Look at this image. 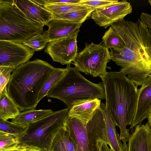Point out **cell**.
Returning a JSON list of instances; mask_svg holds the SVG:
<instances>
[{
  "mask_svg": "<svg viewBox=\"0 0 151 151\" xmlns=\"http://www.w3.org/2000/svg\"><path fill=\"white\" fill-rule=\"evenodd\" d=\"M123 40L124 47L110 49L111 59L119 70L137 86L151 73V34L139 19L135 22L119 20L111 26Z\"/></svg>",
  "mask_w": 151,
  "mask_h": 151,
  "instance_id": "cell-1",
  "label": "cell"
},
{
  "mask_svg": "<svg viewBox=\"0 0 151 151\" xmlns=\"http://www.w3.org/2000/svg\"><path fill=\"white\" fill-rule=\"evenodd\" d=\"M99 77L105 90L106 105L117 126L125 151L127 148L129 130L136 111L138 97L137 86L120 71L110 72Z\"/></svg>",
  "mask_w": 151,
  "mask_h": 151,
  "instance_id": "cell-2",
  "label": "cell"
},
{
  "mask_svg": "<svg viewBox=\"0 0 151 151\" xmlns=\"http://www.w3.org/2000/svg\"><path fill=\"white\" fill-rule=\"evenodd\" d=\"M55 68L37 59L14 69L6 88L8 95L20 111L35 109L39 94Z\"/></svg>",
  "mask_w": 151,
  "mask_h": 151,
  "instance_id": "cell-3",
  "label": "cell"
},
{
  "mask_svg": "<svg viewBox=\"0 0 151 151\" xmlns=\"http://www.w3.org/2000/svg\"><path fill=\"white\" fill-rule=\"evenodd\" d=\"M67 70L46 96L62 101L69 109L76 103L84 100L105 99L102 82L93 83L85 78L75 66L67 65Z\"/></svg>",
  "mask_w": 151,
  "mask_h": 151,
  "instance_id": "cell-4",
  "label": "cell"
},
{
  "mask_svg": "<svg viewBox=\"0 0 151 151\" xmlns=\"http://www.w3.org/2000/svg\"><path fill=\"white\" fill-rule=\"evenodd\" d=\"M43 27L27 17L14 0H0V41L22 43L42 34Z\"/></svg>",
  "mask_w": 151,
  "mask_h": 151,
  "instance_id": "cell-5",
  "label": "cell"
},
{
  "mask_svg": "<svg viewBox=\"0 0 151 151\" xmlns=\"http://www.w3.org/2000/svg\"><path fill=\"white\" fill-rule=\"evenodd\" d=\"M69 111L66 108L54 111L41 119L28 125L25 132L19 137L18 146L28 151H50L52 141L64 126Z\"/></svg>",
  "mask_w": 151,
  "mask_h": 151,
  "instance_id": "cell-6",
  "label": "cell"
},
{
  "mask_svg": "<svg viewBox=\"0 0 151 151\" xmlns=\"http://www.w3.org/2000/svg\"><path fill=\"white\" fill-rule=\"evenodd\" d=\"M64 126L69 131L78 151H101L103 144H107L103 115L99 107L88 122L68 115Z\"/></svg>",
  "mask_w": 151,
  "mask_h": 151,
  "instance_id": "cell-7",
  "label": "cell"
},
{
  "mask_svg": "<svg viewBox=\"0 0 151 151\" xmlns=\"http://www.w3.org/2000/svg\"><path fill=\"white\" fill-rule=\"evenodd\" d=\"M85 45L72 63L79 71L94 77L106 74L107 64L111 60L109 49L101 43Z\"/></svg>",
  "mask_w": 151,
  "mask_h": 151,
  "instance_id": "cell-8",
  "label": "cell"
},
{
  "mask_svg": "<svg viewBox=\"0 0 151 151\" xmlns=\"http://www.w3.org/2000/svg\"><path fill=\"white\" fill-rule=\"evenodd\" d=\"M80 29L71 35L48 43L44 50L55 62L63 65L72 63L77 55V39Z\"/></svg>",
  "mask_w": 151,
  "mask_h": 151,
  "instance_id": "cell-9",
  "label": "cell"
},
{
  "mask_svg": "<svg viewBox=\"0 0 151 151\" xmlns=\"http://www.w3.org/2000/svg\"><path fill=\"white\" fill-rule=\"evenodd\" d=\"M35 52L23 43L0 41V66L14 69L28 62Z\"/></svg>",
  "mask_w": 151,
  "mask_h": 151,
  "instance_id": "cell-10",
  "label": "cell"
},
{
  "mask_svg": "<svg viewBox=\"0 0 151 151\" xmlns=\"http://www.w3.org/2000/svg\"><path fill=\"white\" fill-rule=\"evenodd\" d=\"M132 12L130 3L123 0L104 8L95 9L92 12L91 17L96 24L106 29Z\"/></svg>",
  "mask_w": 151,
  "mask_h": 151,
  "instance_id": "cell-11",
  "label": "cell"
},
{
  "mask_svg": "<svg viewBox=\"0 0 151 151\" xmlns=\"http://www.w3.org/2000/svg\"><path fill=\"white\" fill-rule=\"evenodd\" d=\"M138 90L136 111L129 129L141 124L147 118L151 111V73L145 79Z\"/></svg>",
  "mask_w": 151,
  "mask_h": 151,
  "instance_id": "cell-12",
  "label": "cell"
},
{
  "mask_svg": "<svg viewBox=\"0 0 151 151\" xmlns=\"http://www.w3.org/2000/svg\"><path fill=\"white\" fill-rule=\"evenodd\" d=\"M82 24L76 23L62 19H52L48 23L47 30L43 35L48 42L68 36L80 29Z\"/></svg>",
  "mask_w": 151,
  "mask_h": 151,
  "instance_id": "cell-13",
  "label": "cell"
},
{
  "mask_svg": "<svg viewBox=\"0 0 151 151\" xmlns=\"http://www.w3.org/2000/svg\"><path fill=\"white\" fill-rule=\"evenodd\" d=\"M151 129L147 123L138 124L131 129L127 151H151Z\"/></svg>",
  "mask_w": 151,
  "mask_h": 151,
  "instance_id": "cell-14",
  "label": "cell"
},
{
  "mask_svg": "<svg viewBox=\"0 0 151 151\" xmlns=\"http://www.w3.org/2000/svg\"><path fill=\"white\" fill-rule=\"evenodd\" d=\"M17 7L28 18L43 27L52 19V14L34 0H16Z\"/></svg>",
  "mask_w": 151,
  "mask_h": 151,
  "instance_id": "cell-15",
  "label": "cell"
},
{
  "mask_svg": "<svg viewBox=\"0 0 151 151\" xmlns=\"http://www.w3.org/2000/svg\"><path fill=\"white\" fill-rule=\"evenodd\" d=\"M104 116L107 145L110 151H125L120 134L116 130L117 126L106 104L101 102L99 107Z\"/></svg>",
  "mask_w": 151,
  "mask_h": 151,
  "instance_id": "cell-16",
  "label": "cell"
},
{
  "mask_svg": "<svg viewBox=\"0 0 151 151\" xmlns=\"http://www.w3.org/2000/svg\"><path fill=\"white\" fill-rule=\"evenodd\" d=\"M101 102V100L98 99L79 101L74 104L69 109L68 116L88 122L92 117Z\"/></svg>",
  "mask_w": 151,
  "mask_h": 151,
  "instance_id": "cell-17",
  "label": "cell"
},
{
  "mask_svg": "<svg viewBox=\"0 0 151 151\" xmlns=\"http://www.w3.org/2000/svg\"><path fill=\"white\" fill-rule=\"evenodd\" d=\"M50 151H78L69 131L64 126L54 137Z\"/></svg>",
  "mask_w": 151,
  "mask_h": 151,
  "instance_id": "cell-18",
  "label": "cell"
},
{
  "mask_svg": "<svg viewBox=\"0 0 151 151\" xmlns=\"http://www.w3.org/2000/svg\"><path fill=\"white\" fill-rule=\"evenodd\" d=\"M54 111L51 109H32L20 112L11 122L22 126L28 125L39 121L51 114Z\"/></svg>",
  "mask_w": 151,
  "mask_h": 151,
  "instance_id": "cell-19",
  "label": "cell"
},
{
  "mask_svg": "<svg viewBox=\"0 0 151 151\" xmlns=\"http://www.w3.org/2000/svg\"><path fill=\"white\" fill-rule=\"evenodd\" d=\"M20 110L8 94L6 86L0 93V118L7 120L15 118Z\"/></svg>",
  "mask_w": 151,
  "mask_h": 151,
  "instance_id": "cell-20",
  "label": "cell"
},
{
  "mask_svg": "<svg viewBox=\"0 0 151 151\" xmlns=\"http://www.w3.org/2000/svg\"><path fill=\"white\" fill-rule=\"evenodd\" d=\"M94 9L89 7L71 11L67 13L52 14V19L68 21L72 22L82 24L91 17Z\"/></svg>",
  "mask_w": 151,
  "mask_h": 151,
  "instance_id": "cell-21",
  "label": "cell"
},
{
  "mask_svg": "<svg viewBox=\"0 0 151 151\" xmlns=\"http://www.w3.org/2000/svg\"><path fill=\"white\" fill-rule=\"evenodd\" d=\"M104 46L109 49H118L124 46V42L116 30L110 26L102 38Z\"/></svg>",
  "mask_w": 151,
  "mask_h": 151,
  "instance_id": "cell-22",
  "label": "cell"
},
{
  "mask_svg": "<svg viewBox=\"0 0 151 151\" xmlns=\"http://www.w3.org/2000/svg\"><path fill=\"white\" fill-rule=\"evenodd\" d=\"M67 70V67L64 68H55L39 94L38 98V102L44 97L47 96L50 89L63 76Z\"/></svg>",
  "mask_w": 151,
  "mask_h": 151,
  "instance_id": "cell-23",
  "label": "cell"
},
{
  "mask_svg": "<svg viewBox=\"0 0 151 151\" xmlns=\"http://www.w3.org/2000/svg\"><path fill=\"white\" fill-rule=\"evenodd\" d=\"M27 126L19 125L0 118V132L13 135L19 137L25 131Z\"/></svg>",
  "mask_w": 151,
  "mask_h": 151,
  "instance_id": "cell-24",
  "label": "cell"
},
{
  "mask_svg": "<svg viewBox=\"0 0 151 151\" xmlns=\"http://www.w3.org/2000/svg\"><path fill=\"white\" fill-rule=\"evenodd\" d=\"M42 6L52 14L65 13L71 11L89 7L82 4H53Z\"/></svg>",
  "mask_w": 151,
  "mask_h": 151,
  "instance_id": "cell-25",
  "label": "cell"
},
{
  "mask_svg": "<svg viewBox=\"0 0 151 151\" xmlns=\"http://www.w3.org/2000/svg\"><path fill=\"white\" fill-rule=\"evenodd\" d=\"M18 138L16 136L0 132V151H8L17 147Z\"/></svg>",
  "mask_w": 151,
  "mask_h": 151,
  "instance_id": "cell-26",
  "label": "cell"
},
{
  "mask_svg": "<svg viewBox=\"0 0 151 151\" xmlns=\"http://www.w3.org/2000/svg\"><path fill=\"white\" fill-rule=\"evenodd\" d=\"M47 43V40L42 34L39 33L30 37L22 43L35 51H38L45 48Z\"/></svg>",
  "mask_w": 151,
  "mask_h": 151,
  "instance_id": "cell-27",
  "label": "cell"
},
{
  "mask_svg": "<svg viewBox=\"0 0 151 151\" xmlns=\"http://www.w3.org/2000/svg\"><path fill=\"white\" fill-rule=\"evenodd\" d=\"M119 1L118 0H81V4L95 10L104 8Z\"/></svg>",
  "mask_w": 151,
  "mask_h": 151,
  "instance_id": "cell-28",
  "label": "cell"
},
{
  "mask_svg": "<svg viewBox=\"0 0 151 151\" xmlns=\"http://www.w3.org/2000/svg\"><path fill=\"white\" fill-rule=\"evenodd\" d=\"M14 70L10 67L0 66V93L10 81L12 76L11 73Z\"/></svg>",
  "mask_w": 151,
  "mask_h": 151,
  "instance_id": "cell-29",
  "label": "cell"
},
{
  "mask_svg": "<svg viewBox=\"0 0 151 151\" xmlns=\"http://www.w3.org/2000/svg\"><path fill=\"white\" fill-rule=\"evenodd\" d=\"M34 1L43 6L56 4H81V0H34Z\"/></svg>",
  "mask_w": 151,
  "mask_h": 151,
  "instance_id": "cell-30",
  "label": "cell"
},
{
  "mask_svg": "<svg viewBox=\"0 0 151 151\" xmlns=\"http://www.w3.org/2000/svg\"><path fill=\"white\" fill-rule=\"evenodd\" d=\"M140 18L141 20L146 27L151 30V15L143 13L141 14Z\"/></svg>",
  "mask_w": 151,
  "mask_h": 151,
  "instance_id": "cell-31",
  "label": "cell"
},
{
  "mask_svg": "<svg viewBox=\"0 0 151 151\" xmlns=\"http://www.w3.org/2000/svg\"><path fill=\"white\" fill-rule=\"evenodd\" d=\"M101 151H110L109 148L106 143H104L102 147Z\"/></svg>",
  "mask_w": 151,
  "mask_h": 151,
  "instance_id": "cell-32",
  "label": "cell"
},
{
  "mask_svg": "<svg viewBox=\"0 0 151 151\" xmlns=\"http://www.w3.org/2000/svg\"><path fill=\"white\" fill-rule=\"evenodd\" d=\"M8 151H28L25 149L18 146L17 147Z\"/></svg>",
  "mask_w": 151,
  "mask_h": 151,
  "instance_id": "cell-33",
  "label": "cell"
},
{
  "mask_svg": "<svg viewBox=\"0 0 151 151\" xmlns=\"http://www.w3.org/2000/svg\"><path fill=\"white\" fill-rule=\"evenodd\" d=\"M148 122L147 123L148 124L151 129V111L149 114L148 117L147 118Z\"/></svg>",
  "mask_w": 151,
  "mask_h": 151,
  "instance_id": "cell-34",
  "label": "cell"
},
{
  "mask_svg": "<svg viewBox=\"0 0 151 151\" xmlns=\"http://www.w3.org/2000/svg\"><path fill=\"white\" fill-rule=\"evenodd\" d=\"M150 147H151V135L150 138Z\"/></svg>",
  "mask_w": 151,
  "mask_h": 151,
  "instance_id": "cell-35",
  "label": "cell"
},
{
  "mask_svg": "<svg viewBox=\"0 0 151 151\" xmlns=\"http://www.w3.org/2000/svg\"><path fill=\"white\" fill-rule=\"evenodd\" d=\"M148 2L150 5L151 6V0H149Z\"/></svg>",
  "mask_w": 151,
  "mask_h": 151,
  "instance_id": "cell-36",
  "label": "cell"
}]
</instances>
